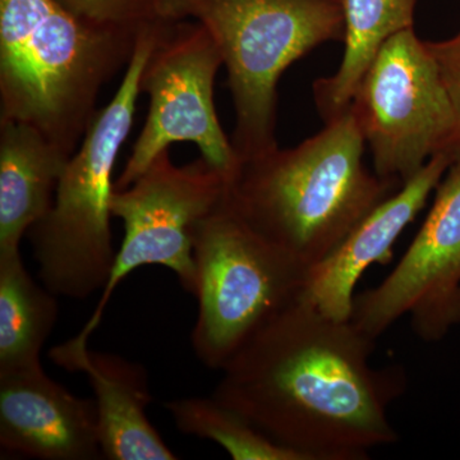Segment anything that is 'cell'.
<instances>
[{
	"label": "cell",
	"mask_w": 460,
	"mask_h": 460,
	"mask_svg": "<svg viewBox=\"0 0 460 460\" xmlns=\"http://www.w3.org/2000/svg\"><path fill=\"white\" fill-rule=\"evenodd\" d=\"M69 159L32 126L0 120V252L20 250L49 213Z\"/></svg>",
	"instance_id": "cell-14"
},
{
	"label": "cell",
	"mask_w": 460,
	"mask_h": 460,
	"mask_svg": "<svg viewBox=\"0 0 460 460\" xmlns=\"http://www.w3.org/2000/svg\"><path fill=\"white\" fill-rule=\"evenodd\" d=\"M228 177L204 157L183 166L160 154L127 189H115L111 214L122 220L124 237L98 305L78 332L90 339L98 329L114 290L136 269L156 265L174 272L181 288L195 295L193 259L199 223L223 201Z\"/></svg>",
	"instance_id": "cell-8"
},
{
	"label": "cell",
	"mask_w": 460,
	"mask_h": 460,
	"mask_svg": "<svg viewBox=\"0 0 460 460\" xmlns=\"http://www.w3.org/2000/svg\"><path fill=\"white\" fill-rule=\"evenodd\" d=\"M141 29L84 22L56 0H0V120L32 126L71 157Z\"/></svg>",
	"instance_id": "cell-3"
},
{
	"label": "cell",
	"mask_w": 460,
	"mask_h": 460,
	"mask_svg": "<svg viewBox=\"0 0 460 460\" xmlns=\"http://www.w3.org/2000/svg\"><path fill=\"white\" fill-rule=\"evenodd\" d=\"M164 407L178 431L214 441L234 460H305L213 395L175 399Z\"/></svg>",
	"instance_id": "cell-17"
},
{
	"label": "cell",
	"mask_w": 460,
	"mask_h": 460,
	"mask_svg": "<svg viewBox=\"0 0 460 460\" xmlns=\"http://www.w3.org/2000/svg\"><path fill=\"white\" fill-rule=\"evenodd\" d=\"M195 20L222 51L235 111L238 162L278 146V84L293 63L344 40L341 0H199Z\"/></svg>",
	"instance_id": "cell-5"
},
{
	"label": "cell",
	"mask_w": 460,
	"mask_h": 460,
	"mask_svg": "<svg viewBox=\"0 0 460 460\" xmlns=\"http://www.w3.org/2000/svg\"><path fill=\"white\" fill-rule=\"evenodd\" d=\"M345 111L295 147L238 162L226 199L263 238L313 269L398 186L372 174Z\"/></svg>",
	"instance_id": "cell-2"
},
{
	"label": "cell",
	"mask_w": 460,
	"mask_h": 460,
	"mask_svg": "<svg viewBox=\"0 0 460 460\" xmlns=\"http://www.w3.org/2000/svg\"><path fill=\"white\" fill-rule=\"evenodd\" d=\"M0 447L32 459H102L95 401L42 368L0 376Z\"/></svg>",
	"instance_id": "cell-11"
},
{
	"label": "cell",
	"mask_w": 460,
	"mask_h": 460,
	"mask_svg": "<svg viewBox=\"0 0 460 460\" xmlns=\"http://www.w3.org/2000/svg\"><path fill=\"white\" fill-rule=\"evenodd\" d=\"M374 339L304 299L269 321L223 368L213 396L305 460H363L398 441L389 407L404 372L375 368Z\"/></svg>",
	"instance_id": "cell-1"
},
{
	"label": "cell",
	"mask_w": 460,
	"mask_h": 460,
	"mask_svg": "<svg viewBox=\"0 0 460 460\" xmlns=\"http://www.w3.org/2000/svg\"><path fill=\"white\" fill-rule=\"evenodd\" d=\"M441 77L449 93L456 126H458V157H460V32L444 41H428ZM456 157V159H458Z\"/></svg>",
	"instance_id": "cell-19"
},
{
	"label": "cell",
	"mask_w": 460,
	"mask_h": 460,
	"mask_svg": "<svg viewBox=\"0 0 460 460\" xmlns=\"http://www.w3.org/2000/svg\"><path fill=\"white\" fill-rule=\"evenodd\" d=\"M196 357L222 371L238 350L302 298L311 269L257 233L226 199L195 235Z\"/></svg>",
	"instance_id": "cell-6"
},
{
	"label": "cell",
	"mask_w": 460,
	"mask_h": 460,
	"mask_svg": "<svg viewBox=\"0 0 460 460\" xmlns=\"http://www.w3.org/2000/svg\"><path fill=\"white\" fill-rule=\"evenodd\" d=\"M375 172L407 183L438 154L458 157V126L428 41L414 27L378 50L350 102Z\"/></svg>",
	"instance_id": "cell-7"
},
{
	"label": "cell",
	"mask_w": 460,
	"mask_h": 460,
	"mask_svg": "<svg viewBox=\"0 0 460 460\" xmlns=\"http://www.w3.org/2000/svg\"><path fill=\"white\" fill-rule=\"evenodd\" d=\"M222 66V51L199 21H165L141 75V93L150 98L146 122L115 189L131 186L175 142L195 144L201 157L229 180L238 157L214 102Z\"/></svg>",
	"instance_id": "cell-9"
},
{
	"label": "cell",
	"mask_w": 460,
	"mask_h": 460,
	"mask_svg": "<svg viewBox=\"0 0 460 460\" xmlns=\"http://www.w3.org/2000/svg\"><path fill=\"white\" fill-rule=\"evenodd\" d=\"M344 53L334 75L314 84V100L323 122L349 108L354 91L378 50L396 33L414 27L417 0H341Z\"/></svg>",
	"instance_id": "cell-15"
},
{
	"label": "cell",
	"mask_w": 460,
	"mask_h": 460,
	"mask_svg": "<svg viewBox=\"0 0 460 460\" xmlns=\"http://www.w3.org/2000/svg\"><path fill=\"white\" fill-rule=\"evenodd\" d=\"M454 162L450 154H438L395 195L366 215L329 256L311 269L301 299L332 319L350 320L359 278L375 263L389 262L399 235L425 208Z\"/></svg>",
	"instance_id": "cell-12"
},
{
	"label": "cell",
	"mask_w": 460,
	"mask_h": 460,
	"mask_svg": "<svg viewBox=\"0 0 460 460\" xmlns=\"http://www.w3.org/2000/svg\"><path fill=\"white\" fill-rule=\"evenodd\" d=\"M87 343L77 334L51 348L49 357L59 367L89 378L102 459H178L148 420L153 395L146 368L118 354L96 352Z\"/></svg>",
	"instance_id": "cell-13"
},
{
	"label": "cell",
	"mask_w": 460,
	"mask_h": 460,
	"mask_svg": "<svg viewBox=\"0 0 460 460\" xmlns=\"http://www.w3.org/2000/svg\"><path fill=\"white\" fill-rule=\"evenodd\" d=\"M84 22L98 26L141 27L159 20L156 0H56Z\"/></svg>",
	"instance_id": "cell-18"
},
{
	"label": "cell",
	"mask_w": 460,
	"mask_h": 460,
	"mask_svg": "<svg viewBox=\"0 0 460 460\" xmlns=\"http://www.w3.org/2000/svg\"><path fill=\"white\" fill-rule=\"evenodd\" d=\"M199 0H156L157 16L166 21L195 20Z\"/></svg>",
	"instance_id": "cell-20"
},
{
	"label": "cell",
	"mask_w": 460,
	"mask_h": 460,
	"mask_svg": "<svg viewBox=\"0 0 460 460\" xmlns=\"http://www.w3.org/2000/svg\"><path fill=\"white\" fill-rule=\"evenodd\" d=\"M58 296L33 280L20 250L0 252V376L42 368L59 316Z\"/></svg>",
	"instance_id": "cell-16"
},
{
	"label": "cell",
	"mask_w": 460,
	"mask_h": 460,
	"mask_svg": "<svg viewBox=\"0 0 460 460\" xmlns=\"http://www.w3.org/2000/svg\"><path fill=\"white\" fill-rule=\"evenodd\" d=\"M405 314L428 343L460 323V157L436 189L425 223L394 270L354 296L350 321L376 341Z\"/></svg>",
	"instance_id": "cell-10"
},
{
	"label": "cell",
	"mask_w": 460,
	"mask_h": 460,
	"mask_svg": "<svg viewBox=\"0 0 460 460\" xmlns=\"http://www.w3.org/2000/svg\"><path fill=\"white\" fill-rule=\"evenodd\" d=\"M165 20L142 26L119 89L100 109L58 181L49 213L30 229L42 284L58 296L86 299L104 289L113 270V172L131 132L142 72Z\"/></svg>",
	"instance_id": "cell-4"
}]
</instances>
